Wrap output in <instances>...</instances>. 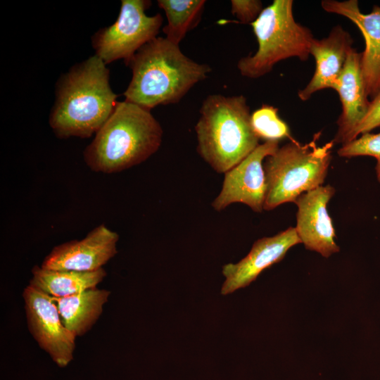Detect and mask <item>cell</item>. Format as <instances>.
I'll use <instances>...</instances> for the list:
<instances>
[{
    "instance_id": "obj_1",
    "label": "cell",
    "mask_w": 380,
    "mask_h": 380,
    "mask_svg": "<svg viewBox=\"0 0 380 380\" xmlns=\"http://www.w3.org/2000/svg\"><path fill=\"white\" fill-rule=\"evenodd\" d=\"M109 78L106 65L96 55L60 77L49 118L58 138H89L99 130L118 103Z\"/></svg>"
},
{
    "instance_id": "obj_2",
    "label": "cell",
    "mask_w": 380,
    "mask_h": 380,
    "mask_svg": "<svg viewBox=\"0 0 380 380\" xmlns=\"http://www.w3.org/2000/svg\"><path fill=\"white\" fill-rule=\"evenodd\" d=\"M127 65L132 75L125 101L149 110L178 103L211 72L208 64L193 61L179 45L160 37L143 46Z\"/></svg>"
},
{
    "instance_id": "obj_3",
    "label": "cell",
    "mask_w": 380,
    "mask_h": 380,
    "mask_svg": "<svg viewBox=\"0 0 380 380\" xmlns=\"http://www.w3.org/2000/svg\"><path fill=\"white\" fill-rule=\"evenodd\" d=\"M163 129L147 110L118 101L106 122L83 152L86 165L95 172L116 173L144 162L160 148Z\"/></svg>"
},
{
    "instance_id": "obj_4",
    "label": "cell",
    "mask_w": 380,
    "mask_h": 380,
    "mask_svg": "<svg viewBox=\"0 0 380 380\" xmlns=\"http://www.w3.org/2000/svg\"><path fill=\"white\" fill-rule=\"evenodd\" d=\"M195 125L200 156L218 173H225L260 144L243 95L210 94L202 103Z\"/></svg>"
},
{
    "instance_id": "obj_5",
    "label": "cell",
    "mask_w": 380,
    "mask_h": 380,
    "mask_svg": "<svg viewBox=\"0 0 380 380\" xmlns=\"http://www.w3.org/2000/svg\"><path fill=\"white\" fill-rule=\"evenodd\" d=\"M320 135V132L316 133L306 144L294 139L266 158L263 163L267 183L265 210L295 202L301 194L322 186L334 142L318 146Z\"/></svg>"
},
{
    "instance_id": "obj_6",
    "label": "cell",
    "mask_w": 380,
    "mask_h": 380,
    "mask_svg": "<svg viewBox=\"0 0 380 380\" xmlns=\"http://www.w3.org/2000/svg\"><path fill=\"white\" fill-rule=\"evenodd\" d=\"M292 0H274L251 24L258 42L253 55L241 58L237 68L243 77L256 79L269 73L278 62L292 58L306 61L314 37L295 20Z\"/></svg>"
},
{
    "instance_id": "obj_7",
    "label": "cell",
    "mask_w": 380,
    "mask_h": 380,
    "mask_svg": "<svg viewBox=\"0 0 380 380\" xmlns=\"http://www.w3.org/2000/svg\"><path fill=\"white\" fill-rule=\"evenodd\" d=\"M151 4L147 0H122L116 21L93 36L95 55L106 65L119 59L127 65L143 46L157 37L163 18L160 13L146 15Z\"/></svg>"
},
{
    "instance_id": "obj_8",
    "label": "cell",
    "mask_w": 380,
    "mask_h": 380,
    "mask_svg": "<svg viewBox=\"0 0 380 380\" xmlns=\"http://www.w3.org/2000/svg\"><path fill=\"white\" fill-rule=\"evenodd\" d=\"M30 332L60 367L73 358L76 336L63 324L51 296L29 284L23 293Z\"/></svg>"
},
{
    "instance_id": "obj_9",
    "label": "cell",
    "mask_w": 380,
    "mask_h": 380,
    "mask_svg": "<svg viewBox=\"0 0 380 380\" xmlns=\"http://www.w3.org/2000/svg\"><path fill=\"white\" fill-rule=\"evenodd\" d=\"M279 148V141L260 144L241 163L224 173L221 191L212 203L217 211L234 203H241L261 213L267 192L263 161Z\"/></svg>"
},
{
    "instance_id": "obj_10",
    "label": "cell",
    "mask_w": 380,
    "mask_h": 380,
    "mask_svg": "<svg viewBox=\"0 0 380 380\" xmlns=\"http://www.w3.org/2000/svg\"><path fill=\"white\" fill-rule=\"evenodd\" d=\"M119 236L101 224L81 240H72L53 248L41 267L51 270L92 272L113 258Z\"/></svg>"
},
{
    "instance_id": "obj_11",
    "label": "cell",
    "mask_w": 380,
    "mask_h": 380,
    "mask_svg": "<svg viewBox=\"0 0 380 380\" xmlns=\"http://www.w3.org/2000/svg\"><path fill=\"white\" fill-rule=\"evenodd\" d=\"M335 193L333 186H320L301 194L295 201L298 211L296 230L305 247L329 258L340 250L327 211V204Z\"/></svg>"
},
{
    "instance_id": "obj_12",
    "label": "cell",
    "mask_w": 380,
    "mask_h": 380,
    "mask_svg": "<svg viewBox=\"0 0 380 380\" xmlns=\"http://www.w3.org/2000/svg\"><path fill=\"white\" fill-rule=\"evenodd\" d=\"M300 243L295 227H289L273 236L258 239L248 255L239 262L223 265L225 281L221 293L227 295L248 286L262 272L280 262L291 247Z\"/></svg>"
},
{
    "instance_id": "obj_13",
    "label": "cell",
    "mask_w": 380,
    "mask_h": 380,
    "mask_svg": "<svg viewBox=\"0 0 380 380\" xmlns=\"http://www.w3.org/2000/svg\"><path fill=\"white\" fill-rule=\"evenodd\" d=\"M322 8L343 15L359 28L365 47L361 53V67L366 92L372 99L380 91V6H374L369 13H362L357 0H323Z\"/></svg>"
},
{
    "instance_id": "obj_14",
    "label": "cell",
    "mask_w": 380,
    "mask_h": 380,
    "mask_svg": "<svg viewBox=\"0 0 380 380\" xmlns=\"http://www.w3.org/2000/svg\"><path fill=\"white\" fill-rule=\"evenodd\" d=\"M339 95L342 112L337 120L334 143L354 140L357 127L367 115L370 101L366 92L361 67V53L352 48L334 89Z\"/></svg>"
},
{
    "instance_id": "obj_15",
    "label": "cell",
    "mask_w": 380,
    "mask_h": 380,
    "mask_svg": "<svg viewBox=\"0 0 380 380\" xmlns=\"http://www.w3.org/2000/svg\"><path fill=\"white\" fill-rule=\"evenodd\" d=\"M353 42L350 34L341 25L334 26L327 37L314 39L310 55L315 60V70L308 84L298 93L301 101L308 100L319 90L334 89Z\"/></svg>"
},
{
    "instance_id": "obj_16",
    "label": "cell",
    "mask_w": 380,
    "mask_h": 380,
    "mask_svg": "<svg viewBox=\"0 0 380 380\" xmlns=\"http://www.w3.org/2000/svg\"><path fill=\"white\" fill-rule=\"evenodd\" d=\"M110 291L96 287L67 297H52L64 326L76 336L87 333L98 320Z\"/></svg>"
},
{
    "instance_id": "obj_17",
    "label": "cell",
    "mask_w": 380,
    "mask_h": 380,
    "mask_svg": "<svg viewBox=\"0 0 380 380\" xmlns=\"http://www.w3.org/2000/svg\"><path fill=\"white\" fill-rule=\"evenodd\" d=\"M30 284L56 298L67 297L94 288L106 276L101 268L92 272L46 269L35 265Z\"/></svg>"
},
{
    "instance_id": "obj_18",
    "label": "cell",
    "mask_w": 380,
    "mask_h": 380,
    "mask_svg": "<svg viewBox=\"0 0 380 380\" xmlns=\"http://www.w3.org/2000/svg\"><path fill=\"white\" fill-rule=\"evenodd\" d=\"M158 4L167 19V24L163 28L165 38L179 45L186 33L201 20L205 1L158 0Z\"/></svg>"
},
{
    "instance_id": "obj_19",
    "label": "cell",
    "mask_w": 380,
    "mask_h": 380,
    "mask_svg": "<svg viewBox=\"0 0 380 380\" xmlns=\"http://www.w3.org/2000/svg\"><path fill=\"white\" fill-rule=\"evenodd\" d=\"M251 123L255 135L265 142L294 139L288 125L279 116L278 109L272 106L263 104L253 111Z\"/></svg>"
},
{
    "instance_id": "obj_20",
    "label": "cell",
    "mask_w": 380,
    "mask_h": 380,
    "mask_svg": "<svg viewBox=\"0 0 380 380\" xmlns=\"http://www.w3.org/2000/svg\"><path fill=\"white\" fill-rule=\"evenodd\" d=\"M341 157L372 156L376 160V173L380 184V132L374 134L367 132L360 137L342 145L338 150Z\"/></svg>"
},
{
    "instance_id": "obj_21",
    "label": "cell",
    "mask_w": 380,
    "mask_h": 380,
    "mask_svg": "<svg viewBox=\"0 0 380 380\" xmlns=\"http://www.w3.org/2000/svg\"><path fill=\"white\" fill-rule=\"evenodd\" d=\"M231 5L232 13L242 24H251L263 10L259 0H232Z\"/></svg>"
},
{
    "instance_id": "obj_22",
    "label": "cell",
    "mask_w": 380,
    "mask_h": 380,
    "mask_svg": "<svg viewBox=\"0 0 380 380\" xmlns=\"http://www.w3.org/2000/svg\"><path fill=\"white\" fill-rule=\"evenodd\" d=\"M380 127V91L370 101L368 113L354 133V139L362 134L370 132Z\"/></svg>"
}]
</instances>
